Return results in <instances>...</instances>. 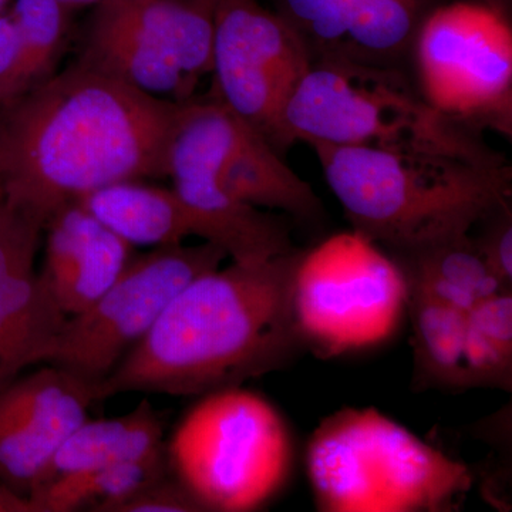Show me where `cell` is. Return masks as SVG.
Segmentation results:
<instances>
[{
	"label": "cell",
	"mask_w": 512,
	"mask_h": 512,
	"mask_svg": "<svg viewBox=\"0 0 512 512\" xmlns=\"http://www.w3.org/2000/svg\"><path fill=\"white\" fill-rule=\"evenodd\" d=\"M187 101L151 96L74 62L0 111L5 200L45 228L59 208L90 192L167 177Z\"/></svg>",
	"instance_id": "1"
},
{
	"label": "cell",
	"mask_w": 512,
	"mask_h": 512,
	"mask_svg": "<svg viewBox=\"0 0 512 512\" xmlns=\"http://www.w3.org/2000/svg\"><path fill=\"white\" fill-rule=\"evenodd\" d=\"M301 252L198 276L103 382L97 402L124 393L204 396L278 370L303 348L292 311Z\"/></svg>",
	"instance_id": "2"
},
{
	"label": "cell",
	"mask_w": 512,
	"mask_h": 512,
	"mask_svg": "<svg viewBox=\"0 0 512 512\" xmlns=\"http://www.w3.org/2000/svg\"><path fill=\"white\" fill-rule=\"evenodd\" d=\"M330 191L352 228L387 254L471 234L511 201L503 156L312 144Z\"/></svg>",
	"instance_id": "3"
},
{
	"label": "cell",
	"mask_w": 512,
	"mask_h": 512,
	"mask_svg": "<svg viewBox=\"0 0 512 512\" xmlns=\"http://www.w3.org/2000/svg\"><path fill=\"white\" fill-rule=\"evenodd\" d=\"M316 505L325 512H444L473 485L460 461L375 409L332 414L306 453Z\"/></svg>",
	"instance_id": "4"
},
{
	"label": "cell",
	"mask_w": 512,
	"mask_h": 512,
	"mask_svg": "<svg viewBox=\"0 0 512 512\" xmlns=\"http://www.w3.org/2000/svg\"><path fill=\"white\" fill-rule=\"evenodd\" d=\"M293 144L362 146L488 158L481 134L437 113L394 66L316 57L284 114Z\"/></svg>",
	"instance_id": "5"
},
{
	"label": "cell",
	"mask_w": 512,
	"mask_h": 512,
	"mask_svg": "<svg viewBox=\"0 0 512 512\" xmlns=\"http://www.w3.org/2000/svg\"><path fill=\"white\" fill-rule=\"evenodd\" d=\"M165 453L170 473L204 512H249L284 488L293 447L278 410L235 386L204 394L175 427Z\"/></svg>",
	"instance_id": "6"
},
{
	"label": "cell",
	"mask_w": 512,
	"mask_h": 512,
	"mask_svg": "<svg viewBox=\"0 0 512 512\" xmlns=\"http://www.w3.org/2000/svg\"><path fill=\"white\" fill-rule=\"evenodd\" d=\"M406 281L382 247L355 231L301 252L292 311L303 346L323 357L375 348L407 315Z\"/></svg>",
	"instance_id": "7"
},
{
	"label": "cell",
	"mask_w": 512,
	"mask_h": 512,
	"mask_svg": "<svg viewBox=\"0 0 512 512\" xmlns=\"http://www.w3.org/2000/svg\"><path fill=\"white\" fill-rule=\"evenodd\" d=\"M419 93L430 107L473 133L512 134V26L485 0L441 3L413 37Z\"/></svg>",
	"instance_id": "8"
},
{
	"label": "cell",
	"mask_w": 512,
	"mask_h": 512,
	"mask_svg": "<svg viewBox=\"0 0 512 512\" xmlns=\"http://www.w3.org/2000/svg\"><path fill=\"white\" fill-rule=\"evenodd\" d=\"M76 62L141 92L192 99L211 73L214 10L178 0H100Z\"/></svg>",
	"instance_id": "9"
},
{
	"label": "cell",
	"mask_w": 512,
	"mask_h": 512,
	"mask_svg": "<svg viewBox=\"0 0 512 512\" xmlns=\"http://www.w3.org/2000/svg\"><path fill=\"white\" fill-rule=\"evenodd\" d=\"M227 258L224 249L205 241L131 256L123 274L89 309L66 319L43 365L62 367L93 384L103 382L175 296Z\"/></svg>",
	"instance_id": "10"
},
{
	"label": "cell",
	"mask_w": 512,
	"mask_h": 512,
	"mask_svg": "<svg viewBox=\"0 0 512 512\" xmlns=\"http://www.w3.org/2000/svg\"><path fill=\"white\" fill-rule=\"evenodd\" d=\"M215 100L185 103L171 137L167 177L190 218L192 237L224 249L237 264H262L293 251L288 229L274 215L232 200L220 174L248 131Z\"/></svg>",
	"instance_id": "11"
},
{
	"label": "cell",
	"mask_w": 512,
	"mask_h": 512,
	"mask_svg": "<svg viewBox=\"0 0 512 512\" xmlns=\"http://www.w3.org/2000/svg\"><path fill=\"white\" fill-rule=\"evenodd\" d=\"M312 63L298 30L258 0L215 6L211 97L281 154L286 106Z\"/></svg>",
	"instance_id": "12"
},
{
	"label": "cell",
	"mask_w": 512,
	"mask_h": 512,
	"mask_svg": "<svg viewBox=\"0 0 512 512\" xmlns=\"http://www.w3.org/2000/svg\"><path fill=\"white\" fill-rule=\"evenodd\" d=\"M96 402V384L53 365L0 387L2 483L29 498Z\"/></svg>",
	"instance_id": "13"
},
{
	"label": "cell",
	"mask_w": 512,
	"mask_h": 512,
	"mask_svg": "<svg viewBox=\"0 0 512 512\" xmlns=\"http://www.w3.org/2000/svg\"><path fill=\"white\" fill-rule=\"evenodd\" d=\"M43 224L18 205H0V387L43 360L69 316L40 279Z\"/></svg>",
	"instance_id": "14"
},
{
	"label": "cell",
	"mask_w": 512,
	"mask_h": 512,
	"mask_svg": "<svg viewBox=\"0 0 512 512\" xmlns=\"http://www.w3.org/2000/svg\"><path fill=\"white\" fill-rule=\"evenodd\" d=\"M39 276L67 316L79 315L123 274L131 247L79 202L63 205L46 221Z\"/></svg>",
	"instance_id": "15"
},
{
	"label": "cell",
	"mask_w": 512,
	"mask_h": 512,
	"mask_svg": "<svg viewBox=\"0 0 512 512\" xmlns=\"http://www.w3.org/2000/svg\"><path fill=\"white\" fill-rule=\"evenodd\" d=\"M316 57L372 63L412 28L421 0H274Z\"/></svg>",
	"instance_id": "16"
},
{
	"label": "cell",
	"mask_w": 512,
	"mask_h": 512,
	"mask_svg": "<svg viewBox=\"0 0 512 512\" xmlns=\"http://www.w3.org/2000/svg\"><path fill=\"white\" fill-rule=\"evenodd\" d=\"M163 454V417L154 409L150 400L143 399L136 409L124 416L87 419L80 424L59 448L47 468L42 484L37 488L55 478L114 464L147 460Z\"/></svg>",
	"instance_id": "17"
},
{
	"label": "cell",
	"mask_w": 512,
	"mask_h": 512,
	"mask_svg": "<svg viewBox=\"0 0 512 512\" xmlns=\"http://www.w3.org/2000/svg\"><path fill=\"white\" fill-rule=\"evenodd\" d=\"M389 255L402 271L407 292L466 313L495 293L512 292L485 262L471 234Z\"/></svg>",
	"instance_id": "18"
},
{
	"label": "cell",
	"mask_w": 512,
	"mask_h": 512,
	"mask_svg": "<svg viewBox=\"0 0 512 512\" xmlns=\"http://www.w3.org/2000/svg\"><path fill=\"white\" fill-rule=\"evenodd\" d=\"M220 184L232 200L259 210L284 211L308 222L318 221L323 215L322 202L312 185L302 180L282 160V154L252 128L225 161Z\"/></svg>",
	"instance_id": "19"
},
{
	"label": "cell",
	"mask_w": 512,
	"mask_h": 512,
	"mask_svg": "<svg viewBox=\"0 0 512 512\" xmlns=\"http://www.w3.org/2000/svg\"><path fill=\"white\" fill-rule=\"evenodd\" d=\"M76 202L131 247H168L192 237L187 210L173 188L123 181Z\"/></svg>",
	"instance_id": "20"
},
{
	"label": "cell",
	"mask_w": 512,
	"mask_h": 512,
	"mask_svg": "<svg viewBox=\"0 0 512 512\" xmlns=\"http://www.w3.org/2000/svg\"><path fill=\"white\" fill-rule=\"evenodd\" d=\"M407 315L412 323L414 384L419 389H471L464 362L467 313L409 293Z\"/></svg>",
	"instance_id": "21"
},
{
	"label": "cell",
	"mask_w": 512,
	"mask_h": 512,
	"mask_svg": "<svg viewBox=\"0 0 512 512\" xmlns=\"http://www.w3.org/2000/svg\"><path fill=\"white\" fill-rule=\"evenodd\" d=\"M170 471L167 453L49 481L30 495L32 512H114L117 505Z\"/></svg>",
	"instance_id": "22"
},
{
	"label": "cell",
	"mask_w": 512,
	"mask_h": 512,
	"mask_svg": "<svg viewBox=\"0 0 512 512\" xmlns=\"http://www.w3.org/2000/svg\"><path fill=\"white\" fill-rule=\"evenodd\" d=\"M464 362L471 387L511 392L512 292L495 293L467 312Z\"/></svg>",
	"instance_id": "23"
},
{
	"label": "cell",
	"mask_w": 512,
	"mask_h": 512,
	"mask_svg": "<svg viewBox=\"0 0 512 512\" xmlns=\"http://www.w3.org/2000/svg\"><path fill=\"white\" fill-rule=\"evenodd\" d=\"M72 9L59 0H15L10 15L18 25L25 55L28 92L55 74L69 35Z\"/></svg>",
	"instance_id": "24"
},
{
	"label": "cell",
	"mask_w": 512,
	"mask_h": 512,
	"mask_svg": "<svg viewBox=\"0 0 512 512\" xmlns=\"http://www.w3.org/2000/svg\"><path fill=\"white\" fill-rule=\"evenodd\" d=\"M480 232L474 244L497 278L512 291V212L511 204L501 205L478 222Z\"/></svg>",
	"instance_id": "25"
},
{
	"label": "cell",
	"mask_w": 512,
	"mask_h": 512,
	"mask_svg": "<svg viewBox=\"0 0 512 512\" xmlns=\"http://www.w3.org/2000/svg\"><path fill=\"white\" fill-rule=\"evenodd\" d=\"M114 512H204L194 495L168 471L128 497Z\"/></svg>",
	"instance_id": "26"
},
{
	"label": "cell",
	"mask_w": 512,
	"mask_h": 512,
	"mask_svg": "<svg viewBox=\"0 0 512 512\" xmlns=\"http://www.w3.org/2000/svg\"><path fill=\"white\" fill-rule=\"evenodd\" d=\"M28 92L25 55L18 25L10 12L0 15V107Z\"/></svg>",
	"instance_id": "27"
},
{
	"label": "cell",
	"mask_w": 512,
	"mask_h": 512,
	"mask_svg": "<svg viewBox=\"0 0 512 512\" xmlns=\"http://www.w3.org/2000/svg\"><path fill=\"white\" fill-rule=\"evenodd\" d=\"M0 512H32V505L0 480Z\"/></svg>",
	"instance_id": "28"
},
{
	"label": "cell",
	"mask_w": 512,
	"mask_h": 512,
	"mask_svg": "<svg viewBox=\"0 0 512 512\" xmlns=\"http://www.w3.org/2000/svg\"><path fill=\"white\" fill-rule=\"evenodd\" d=\"M178 2L187 3V5L198 6L208 10H215L220 0H178Z\"/></svg>",
	"instance_id": "29"
},
{
	"label": "cell",
	"mask_w": 512,
	"mask_h": 512,
	"mask_svg": "<svg viewBox=\"0 0 512 512\" xmlns=\"http://www.w3.org/2000/svg\"><path fill=\"white\" fill-rule=\"evenodd\" d=\"M63 5H66L67 8L76 9L82 8V6H94L96 3H99L100 0H59Z\"/></svg>",
	"instance_id": "30"
},
{
	"label": "cell",
	"mask_w": 512,
	"mask_h": 512,
	"mask_svg": "<svg viewBox=\"0 0 512 512\" xmlns=\"http://www.w3.org/2000/svg\"><path fill=\"white\" fill-rule=\"evenodd\" d=\"M485 2L491 3V5L498 6V8H503L507 10L508 6H510L511 0H485Z\"/></svg>",
	"instance_id": "31"
},
{
	"label": "cell",
	"mask_w": 512,
	"mask_h": 512,
	"mask_svg": "<svg viewBox=\"0 0 512 512\" xmlns=\"http://www.w3.org/2000/svg\"><path fill=\"white\" fill-rule=\"evenodd\" d=\"M10 0H0V15L3 12H6V8H8Z\"/></svg>",
	"instance_id": "32"
},
{
	"label": "cell",
	"mask_w": 512,
	"mask_h": 512,
	"mask_svg": "<svg viewBox=\"0 0 512 512\" xmlns=\"http://www.w3.org/2000/svg\"><path fill=\"white\" fill-rule=\"evenodd\" d=\"M3 201H5V191H3L2 184H0V205H2Z\"/></svg>",
	"instance_id": "33"
},
{
	"label": "cell",
	"mask_w": 512,
	"mask_h": 512,
	"mask_svg": "<svg viewBox=\"0 0 512 512\" xmlns=\"http://www.w3.org/2000/svg\"><path fill=\"white\" fill-rule=\"evenodd\" d=\"M0 111H2V107H0Z\"/></svg>",
	"instance_id": "34"
}]
</instances>
